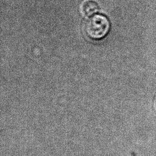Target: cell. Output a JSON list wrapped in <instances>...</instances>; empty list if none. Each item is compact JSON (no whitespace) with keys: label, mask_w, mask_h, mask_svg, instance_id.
<instances>
[{"label":"cell","mask_w":156,"mask_h":156,"mask_svg":"<svg viewBox=\"0 0 156 156\" xmlns=\"http://www.w3.org/2000/svg\"><path fill=\"white\" fill-rule=\"evenodd\" d=\"M99 10V6L97 2L92 0L85 1L81 6V11L83 15L87 17L94 16Z\"/></svg>","instance_id":"7a4b0ae2"},{"label":"cell","mask_w":156,"mask_h":156,"mask_svg":"<svg viewBox=\"0 0 156 156\" xmlns=\"http://www.w3.org/2000/svg\"><path fill=\"white\" fill-rule=\"evenodd\" d=\"M110 22L102 15H94L85 23L84 31L90 39L99 41L104 39L109 31Z\"/></svg>","instance_id":"6da1fadb"},{"label":"cell","mask_w":156,"mask_h":156,"mask_svg":"<svg viewBox=\"0 0 156 156\" xmlns=\"http://www.w3.org/2000/svg\"><path fill=\"white\" fill-rule=\"evenodd\" d=\"M154 107H155V109H156V99H155V101H154Z\"/></svg>","instance_id":"3957f363"}]
</instances>
